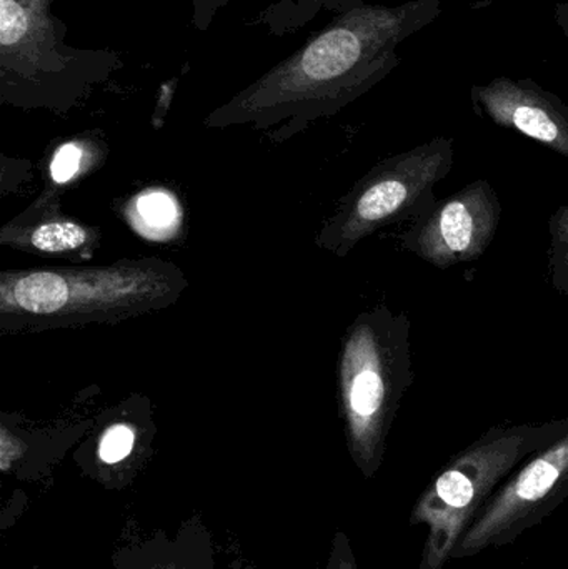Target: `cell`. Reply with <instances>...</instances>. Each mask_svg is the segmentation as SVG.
Returning <instances> with one entry per match:
<instances>
[{
    "label": "cell",
    "mask_w": 568,
    "mask_h": 569,
    "mask_svg": "<svg viewBox=\"0 0 568 569\" xmlns=\"http://www.w3.org/2000/svg\"><path fill=\"white\" fill-rule=\"evenodd\" d=\"M454 167V140L437 137L373 166L340 200L317 246L343 259L383 227L419 219Z\"/></svg>",
    "instance_id": "5"
},
{
    "label": "cell",
    "mask_w": 568,
    "mask_h": 569,
    "mask_svg": "<svg viewBox=\"0 0 568 569\" xmlns=\"http://www.w3.org/2000/svg\"><path fill=\"white\" fill-rule=\"evenodd\" d=\"M93 163V152L89 143L72 140L60 146L50 160V179L57 186H67L89 170Z\"/></svg>",
    "instance_id": "13"
},
{
    "label": "cell",
    "mask_w": 568,
    "mask_h": 569,
    "mask_svg": "<svg viewBox=\"0 0 568 569\" xmlns=\"http://www.w3.org/2000/svg\"><path fill=\"white\" fill-rule=\"evenodd\" d=\"M47 30V0H0L3 60L33 59Z\"/></svg>",
    "instance_id": "10"
},
{
    "label": "cell",
    "mask_w": 568,
    "mask_h": 569,
    "mask_svg": "<svg viewBox=\"0 0 568 569\" xmlns=\"http://www.w3.org/2000/svg\"><path fill=\"white\" fill-rule=\"evenodd\" d=\"M127 217L140 236L163 240L179 226L180 209L176 197L167 190H146L132 200Z\"/></svg>",
    "instance_id": "11"
},
{
    "label": "cell",
    "mask_w": 568,
    "mask_h": 569,
    "mask_svg": "<svg viewBox=\"0 0 568 569\" xmlns=\"http://www.w3.org/2000/svg\"><path fill=\"white\" fill-rule=\"evenodd\" d=\"M568 435V417L492 427L457 453L416 501L410 523L426 525L419 569H442L497 488L529 458Z\"/></svg>",
    "instance_id": "4"
},
{
    "label": "cell",
    "mask_w": 568,
    "mask_h": 569,
    "mask_svg": "<svg viewBox=\"0 0 568 569\" xmlns=\"http://www.w3.org/2000/svg\"><path fill=\"white\" fill-rule=\"evenodd\" d=\"M410 318L386 305L362 311L342 340L339 397L347 443L357 467L372 477L387 437L413 383Z\"/></svg>",
    "instance_id": "3"
},
{
    "label": "cell",
    "mask_w": 568,
    "mask_h": 569,
    "mask_svg": "<svg viewBox=\"0 0 568 569\" xmlns=\"http://www.w3.org/2000/svg\"><path fill=\"white\" fill-rule=\"evenodd\" d=\"M472 102L484 119L522 133L568 160V106L532 80L497 77L472 87Z\"/></svg>",
    "instance_id": "8"
},
{
    "label": "cell",
    "mask_w": 568,
    "mask_h": 569,
    "mask_svg": "<svg viewBox=\"0 0 568 569\" xmlns=\"http://www.w3.org/2000/svg\"><path fill=\"white\" fill-rule=\"evenodd\" d=\"M568 497V435L517 468L474 518L452 553L466 560L514 543Z\"/></svg>",
    "instance_id": "6"
},
{
    "label": "cell",
    "mask_w": 568,
    "mask_h": 569,
    "mask_svg": "<svg viewBox=\"0 0 568 569\" xmlns=\"http://www.w3.org/2000/svg\"><path fill=\"white\" fill-rule=\"evenodd\" d=\"M99 240V230L63 216L52 192L43 193L0 230V243L10 249L70 259L92 256Z\"/></svg>",
    "instance_id": "9"
},
{
    "label": "cell",
    "mask_w": 568,
    "mask_h": 569,
    "mask_svg": "<svg viewBox=\"0 0 568 569\" xmlns=\"http://www.w3.org/2000/svg\"><path fill=\"white\" fill-rule=\"evenodd\" d=\"M187 287L179 267L156 257L7 270L0 276V330L33 333L120 323L170 307Z\"/></svg>",
    "instance_id": "2"
},
{
    "label": "cell",
    "mask_w": 568,
    "mask_h": 569,
    "mask_svg": "<svg viewBox=\"0 0 568 569\" xmlns=\"http://www.w3.org/2000/svg\"><path fill=\"white\" fill-rule=\"evenodd\" d=\"M549 236L547 277L554 290L568 298V203L550 217Z\"/></svg>",
    "instance_id": "12"
},
{
    "label": "cell",
    "mask_w": 568,
    "mask_h": 569,
    "mask_svg": "<svg viewBox=\"0 0 568 569\" xmlns=\"http://www.w3.org/2000/svg\"><path fill=\"white\" fill-rule=\"evenodd\" d=\"M330 569H357L352 551H350L349 541L343 537L337 540L336 551H333Z\"/></svg>",
    "instance_id": "16"
},
{
    "label": "cell",
    "mask_w": 568,
    "mask_h": 569,
    "mask_svg": "<svg viewBox=\"0 0 568 569\" xmlns=\"http://www.w3.org/2000/svg\"><path fill=\"white\" fill-rule=\"evenodd\" d=\"M502 203L492 183L474 180L454 196L437 200L400 236V246L439 270L476 262L492 246Z\"/></svg>",
    "instance_id": "7"
},
{
    "label": "cell",
    "mask_w": 568,
    "mask_h": 569,
    "mask_svg": "<svg viewBox=\"0 0 568 569\" xmlns=\"http://www.w3.org/2000/svg\"><path fill=\"white\" fill-rule=\"evenodd\" d=\"M136 431L129 425L117 423L107 428L100 438L99 458L107 465H116L132 453Z\"/></svg>",
    "instance_id": "14"
},
{
    "label": "cell",
    "mask_w": 568,
    "mask_h": 569,
    "mask_svg": "<svg viewBox=\"0 0 568 569\" xmlns=\"http://www.w3.org/2000/svg\"><path fill=\"white\" fill-rule=\"evenodd\" d=\"M442 0L357 7L209 117L212 127L270 126L332 113L399 66L397 47L432 22Z\"/></svg>",
    "instance_id": "1"
},
{
    "label": "cell",
    "mask_w": 568,
    "mask_h": 569,
    "mask_svg": "<svg viewBox=\"0 0 568 569\" xmlns=\"http://www.w3.org/2000/svg\"><path fill=\"white\" fill-rule=\"evenodd\" d=\"M557 22L562 27L564 32L568 37V3H559L556 7Z\"/></svg>",
    "instance_id": "17"
},
{
    "label": "cell",
    "mask_w": 568,
    "mask_h": 569,
    "mask_svg": "<svg viewBox=\"0 0 568 569\" xmlns=\"http://www.w3.org/2000/svg\"><path fill=\"white\" fill-rule=\"evenodd\" d=\"M23 450H26V447H23L22 441L10 435L9 430L3 427L0 431V470L7 473L12 465L22 457Z\"/></svg>",
    "instance_id": "15"
}]
</instances>
